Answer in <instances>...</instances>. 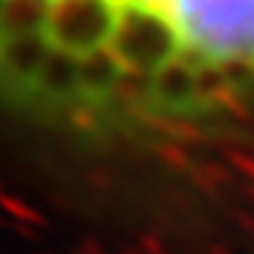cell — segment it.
I'll return each mask as SVG.
<instances>
[{"label": "cell", "instance_id": "cell-1", "mask_svg": "<svg viewBox=\"0 0 254 254\" xmlns=\"http://www.w3.org/2000/svg\"><path fill=\"white\" fill-rule=\"evenodd\" d=\"M0 106L87 138L254 111V0H0Z\"/></svg>", "mask_w": 254, "mask_h": 254}]
</instances>
